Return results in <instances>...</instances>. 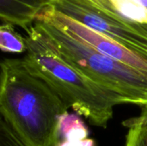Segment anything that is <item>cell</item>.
Wrapping results in <instances>:
<instances>
[{
    "instance_id": "11",
    "label": "cell",
    "mask_w": 147,
    "mask_h": 146,
    "mask_svg": "<svg viewBox=\"0 0 147 146\" xmlns=\"http://www.w3.org/2000/svg\"><path fill=\"white\" fill-rule=\"evenodd\" d=\"M125 146H147V125L129 127Z\"/></svg>"
},
{
    "instance_id": "13",
    "label": "cell",
    "mask_w": 147,
    "mask_h": 146,
    "mask_svg": "<svg viewBox=\"0 0 147 146\" xmlns=\"http://www.w3.org/2000/svg\"><path fill=\"white\" fill-rule=\"evenodd\" d=\"M58 146H95V143L92 139H86L84 140H64L60 141Z\"/></svg>"
},
{
    "instance_id": "10",
    "label": "cell",
    "mask_w": 147,
    "mask_h": 146,
    "mask_svg": "<svg viewBox=\"0 0 147 146\" xmlns=\"http://www.w3.org/2000/svg\"><path fill=\"white\" fill-rule=\"evenodd\" d=\"M0 146H28L2 116L0 119Z\"/></svg>"
},
{
    "instance_id": "15",
    "label": "cell",
    "mask_w": 147,
    "mask_h": 146,
    "mask_svg": "<svg viewBox=\"0 0 147 146\" xmlns=\"http://www.w3.org/2000/svg\"><path fill=\"white\" fill-rule=\"evenodd\" d=\"M46 1H47L48 3H50L52 5H54V4H56V3L59 2V0H46Z\"/></svg>"
},
{
    "instance_id": "6",
    "label": "cell",
    "mask_w": 147,
    "mask_h": 146,
    "mask_svg": "<svg viewBox=\"0 0 147 146\" xmlns=\"http://www.w3.org/2000/svg\"><path fill=\"white\" fill-rule=\"evenodd\" d=\"M49 5L52 4L46 0H0L2 23L18 26L27 31Z\"/></svg>"
},
{
    "instance_id": "1",
    "label": "cell",
    "mask_w": 147,
    "mask_h": 146,
    "mask_svg": "<svg viewBox=\"0 0 147 146\" xmlns=\"http://www.w3.org/2000/svg\"><path fill=\"white\" fill-rule=\"evenodd\" d=\"M69 108L22 59L1 62L0 113L28 146H58L60 118Z\"/></svg>"
},
{
    "instance_id": "8",
    "label": "cell",
    "mask_w": 147,
    "mask_h": 146,
    "mask_svg": "<svg viewBox=\"0 0 147 146\" xmlns=\"http://www.w3.org/2000/svg\"><path fill=\"white\" fill-rule=\"evenodd\" d=\"M122 18L135 23L147 24V9L134 0H107Z\"/></svg>"
},
{
    "instance_id": "5",
    "label": "cell",
    "mask_w": 147,
    "mask_h": 146,
    "mask_svg": "<svg viewBox=\"0 0 147 146\" xmlns=\"http://www.w3.org/2000/svg\"><path fill=\"white\" fill-rule=\"evenodd\" d=\"M37 21L51 22L74 38L88 44L97 52L147 75L146 59L66 16L58 11L53 5L47 7L40 14Z\"/></svg>"
},
{
    "instance_id": "7",
    "label": "cell",
    "mask_w": 147,
    "mask_h": 146,
    "mask_svg": "<svg viewBox=\"0 0 147 146\" xmlns=\"http://www.w3.org/2000/svg\"><path fill=\"white\" fill-rule=\"evenodd\" d=\"M89 132L79 115L65 114L60 118L59 139L64 140H84L88 139Z\"/></svg>"
},
{
    "instance_id": "9",
    "label": "cell",
    "mask_w": 147,
    "mask_h": 146,
    "mask_svg": "<svg viewBox=\"0 0 147 146\" xmlns=\"http://www.w3.org/2000/svg\"><path fill=\"white\" fill-rule=\"evenodd\" d=\"M0 48L4 52L22 53L27 51L25 37L19 34L9 24L0 27Z\"/></svg>"
},
{
    "instance_id": "12",
    "label": "cell",
    "mask_w": 147,
    "mask_h": 146,
    "mask_svg": "<svg viewBox=\"0 0 147 146\" xmlns=\"http://www.w3.org/2000/svg\"><path fill=\"white\" fill-rule=\"evenodd\" d=\"M144 125H147V109L142 110L140 116L127 120L123 122V126L128 128L134 126H144Z\"/></svg>"
},
{
    "instance_id": "4",
    "label": "cell",
    "mask_w": 147,
    "mask_h": 146,
    "mask_svg": "<svg viewBox=\"0 0 147 146\" xmlns=\"http://www.w3.org/2000/svg\"><path fill=\"white\" fill-rule=\"evenodd\" d=\"M58 11L147 59V24L119 15L107 0H59Z\"/></svg>"
},
{
    "instance_id": "3",
    "label": "cell",
    "mask_w": 147,
    "mask_h": 146,
    "mask_svg": "<svg viewBox=\"0 0 147 146\" xmlns=\"http://www.w3.org/2000/svg\"><path fill=\"white\" fill-rule=\"evenodd\" d=\"M36 23L58 52L100 86L147 109V75L123 65L46 21Z\"/></svg>"
},
{
    "instance_id": "2",
    "label": "cell",
    "mask_w": 147,
    "mask_h": 146,
    "mask_svg": "<svg viewBox=\"0 0 147 146\" xmlns=\"http://www.w3.org/2000/svg\"><path fill=\"white\" fill-rule=\"evenodd\" d=\"M26 32L27 51L22 61L28 72L44 81L78 115L93 126L107 127L114 107L127 101L100 86L67 62L36 22Z\"/></svg>"
},
{
    "instance_id": "14",
    "label": "cell",
    "mask_w": 147,
    "mask_h": 146,
    "mask_svg": "<svg viewBox=\"0 0 147 146\" xmlns=\"http://www.w3.org/2000/svg\"><path fill=\"white\" fill-rule=\"evenodd\" d=\"M134 1H135L137 3L143 6L144 8H146L147 9V0H134Z\"/></svg>"
}]
</instances>
